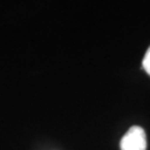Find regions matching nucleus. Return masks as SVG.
Here are the masks:
<instances>
[{
    "label": "nucleus",
    "mask_w": 150,
    "mask_h": 150,
    "mask_svg": "<svg viewBox=\"0 0 150 150\" xmlns=\"http://www.w3.org/2000/svg\"><path fill=\"white\" fill-rule=\"evenodd\" d=\"M120 148L121 150H146L147 139L145 130L138 126L131 127L120 141Z\"/></svg>",
    "instance_id": "f257e3e1"
},
{
    "label": "nucleus",
    "mask_w": 150,
    "mask_h": 150,
    "mask_svg": "<svg viewBox=\"0 0 150 150\" xmlns=\"http://www.w3.org/2000/svg\"><path fill=\"white\" fill-rule=\"evenodd\" d=\"M142 67H144L146 72L150 76V47L146 51V54L144 57V60H142Z\"/></svg>",
    "instance_id": "f03ea898"
}]
</instances>
